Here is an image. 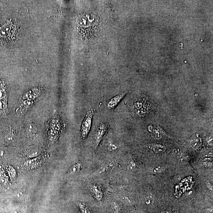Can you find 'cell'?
<instances>
[{
  "label": "cell",
  "instance_id": "cell-1",
  "mask_svg": "<svg viewBox=\"0 0 213 213\" xmlns=\"http://www.w3.org/2000/svg\"><path fill=\"white\" fill-rule=\"evenodd\" d=\"M40 88H35L26 92L21 96L16 113L20 116L24 115L36 102L44 97V92Z\"/></svg>",
  "mask_w": 213,
  "mask_h": 213
},
{
  "label": "cell",
  "instance_id": "cell-16",
  "mask_svg": "<svg viewBox=\"0 0 213 213\" xmlns=\"http://www.w3.org/2000/svg\"><path fill=\"white\" fill-rule=\"evenodd\" d=\"M19 213L18 212V211H15L13 212V213Z\"/></svg>",
  "mask_w": 213,
  "mask_h": 213
},
{
  "label": "cell",
  "instance_id": "cell-11",
  "mask_svg": "<svg viewBox=\"0 0 213 213\" xmlns=\"http://www.w3.org/2000/svg\"><path fill=\"white\" fill-rule=\"evenodd\" d=\"M5 139L6 141L7 142H11L14 140L15 138L14 133L12 130L8 131L5 134Z\"/></svg>",
  "mask_w": 213,
  "mask_h": 213
},
{
  "label": "cell",
  "instance_id": "cell-15",
  "mask_svg": "<svg viewBox=\"0 0 213 213\" xmlns=\"http://www.w3.org/2000/svg\"><path fill=\"white\" fill-rule=\"evenodd\" d=\"M162 213H171L170 212L167 211H166L164 212H162Z\"/></svg>",
  "mask_w": 213,
  "mask_h": 213
},
{
  "label": "cell",
  "instance_id": "cell-6",
  "mask_svg": "<svg viewBox=\"0 0 213 213\" xmlns=\"http://www.w3.org/2000/svg\"><path fill=\"white\" fill-rule=\"evenodd\" d=\"M128 93L127 91L123 92L109 100L106 104L107 108L113 110Z\"/></svg>",
  "mask_w": 213,
  "mask_h": 213
},
{
  "label": "cell",
  "instance_id": "cell-10",
  "mask_svg": "<svg viewBox=\"0 0 213 213\" xmlns=\"http://www.w3.org/2000/svg\"><path fill=\"white\" fill-rule=\"evenodd\" d=\"M77 206L81 213H91L90 209L88 207L83 203L81 202H77Z\"/></svg>",
  "mask_w": 213,
  "mask_h": 213
},
{
  "label": "cell",
  "instance_id": "cell-13",
  "mask_svg": "<svg viewBox=\"0 0 213 213\" xmlns=\"http://www.w3.org/2000/svg\"><path fill=\"white\" fill-rule=\"evenodd\" d=\"M208 143L210 145H212V138H210V139L208 140Z\"/></svg>",
  "mask_w": 213,
  "mask_h": 213
},
{
  "label": "cell",
  "instance_id": "cell-4",
  "mask_svg": "<svg viewBox=\"0 0 213 213\" xmlns=\"http://www.w3.org/2000/svg\"><path fill=\"white\" fill-rule=\"evenodd\" d=\"M109 129L107 122H101L96 128L93 137V145L95 148H97Z\"/></svg>",
  "mask_w": 213,
  "mask_h": 213
},
{
  "label": "cell",
  "instance_id": "cell-5",
  "mask_svg": "<svg viewBox=\"0 0 213 213\" xmlns=\"http://www.w3.org/2000/svg\"><path fill=\"white\" fill-rule=\"evenodd\" d=\"M94 113L95 111L93 109H90L87 111L85 117L83 121L81 128V137L82 139H86L90 132Z\"/></svg>",
  "mask_w": 213,
  "mask_h": 213
},
{
  "label": "cell",
  "instance_id": "cell-9",
  "mask_svg": "<svg viewBox=\"0 0 213 213\" xmlns=\"http://www.w3.org/2000/svg\"><path fill=\"white\" fill-rule=\"evenodd\" d=\"M27 129V132L29 134H34L37 133L38 129L37 126L32 123L29 124Z\"/></svg>",
  "mask_w": 213,
  "mask_h": 213
},
{
  "label": "cell",
  "instance_id": "cell-3",
  "mask_svg": "<svg viewBox=\"0 0 213 213\" xmlns=\"http://www.w3.org/2000/svg\"><path fill=\"white\" fill-rule=\"evenodd\" d=\"M133 107L138 117L142 118L147 116L151 109V104L148 97L145 94H142L137 97L133 102Z\"/></svg>",
  "mask_w": 213,
  "mask_h": 213
},
{
  "label": "cell",
  "instance_id": "cell-14",
  "mask_svg": "<svg viewBox=\"0 0 213 213\" xmlns=\"http://www.w3.org/2000/svg\"><path fill=\"white\" fill-rule=\"evenodd\" d=\"M3 154H4V152L2 150V149L0 148V157H2L3 156Z\"/></svg>",
  "mask_w": 213,
  "mask_h": 213
},
{
  "label": "cell",
  "instance_id": "cell-7",
  "mask_svg": "<svg viewBox=\"0 0 213 213\" xmlns=\"http://www.w3.org/2000/svg\"><path fill=\"white\" fill-rule=\"evenodd\" d=\"M89 189L94 198L98 202H101L103 200L104 193L100 186L97 184H93L90 186Z\"/></svg>",
  "mask_w": 213,
  "mask_h": 213
},
{
  "label": "cell",
  "instance_id": "cell-8",
  "mask_svg": "<svg viewBox=\"0 0 213 213\" xmlns=\"http://www.w3.org/2000/svg\"><path fill=\"white\" fill-rule=\"evenodd\" d=\"M151 150L152 152L156 153H161L165 151V148L163 145L155 144L152 146Z\"/></svg>",
  "mask_w": 213,
  "mask_h": 213
},
{
  "label": "cell",
  "instance_id": "cell-12",
  "mask_svg": "<svg viewBox=\"0 0 213 213\" xmlns=\"http://www.w3.org/2000/svg\"><path fill=\"white\" fill-rule=\"evenodd\" d=\"M201 141L199 138H195L191 142V146L194 148H196L199 147Z\"/></svg>",
  "mask_w": 213,
  "mask_h": 213
},
{
  "label": "cell",
  "instance_id": "cell-2",
  "mask_svg": "<svg viewBox=\"0 0 213 213\" xmlns=\"http://www.w3.org/2000/svg\"><path fill=\"white\" fill-rule=\"evenodd\" d=\"M65 121L58 114H55L49 120L46 124V129L49 139L51 142L57 140L66 128Z\"/></svg>",
  "mask_w": 213,
  "mask_h": 213
}]
</instances>
